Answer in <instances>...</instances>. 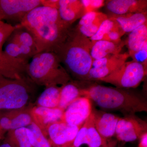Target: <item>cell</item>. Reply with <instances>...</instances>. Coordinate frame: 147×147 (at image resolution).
I'll list each match as a JSON object with an SVG mask.
<instances>
[{
  "instance_id": "277c9868",
  "label": "cell",
  "mask_w": 147,
  "mask_h": 147,
  "mask_svg": "<svg viewBox=\"0 0 147 147\" xmlns=\"http://www.w3.org/2000/svg\"><path fill=\"white\" fill-rule=\"evenodd\" d=\"M27 76L36 85L63 86L73 80L54 52L37 53L26 67Z\"/></svg>"
},
{
  "instance_id": "5b68a950",
  "label": "cell",
  "mask_w": 147,
  "mask_h": 147,
  "mask_svg": "<svg viewBox=\"0 0 147 147\" xmlns=\"http://www.w3.org/2000/svg\"><path fill=\"white\" fill-rule=\"evenodd\" d=\"M35 86L28 76L10 79L0 74V112L28 106Z\"/></svg>"
},
{
  "instance_id": "8d00e7d4",
  "label": "cell",
  "mask_w": 147,
  "mask_h": 147,
  "mask_svg": "<svg viewBox=\"0 0 147 147\" xmlns=\"http://www.w3.org/2000/svg\"><path fill=\"white\" fill-rule=\"evenodd\" d=\"M7 132V131H5V130H0V142L4 139Z\"/></svg>"
},
{
  "instance_id": "44dd1931",
  "label": "cell",
  "mask_w": 147,
  "mask_h": 147,
  "mask_svg": "<svg viewBox=\"0 0 147 147\" xmlns=\"http://www.w3.org/2000/svg\"><path fill=\"white\" fill-rule=\"evenodd\" d=\"M108 18L116 21L125 33H130L147 22V12L111 15Z\"/></svg>"
},
{
  "instance_id": "9a60e30c",
  "label": "cell",
  "mask_w": 147,
  "mask_h": 147,
  "mask_svg": "<svg viewBox=\"0 0 147 147\" xmlns=\"http://www.w3.org/2000/svg\"><path fill=\"white\" fill-rule=\"evenodd\" d=\"M95 127L100 136L106 139H111L115 134L116 126L120 117L110 113L92 110Z\"/></svg>"
},
{
  "instance_id": "ac0fdd59",
  "label": "cell",
  "mask_w": 147,
  "mask_h": 147,
  "mask_svg": "<svg viewBox=\"0 0 147 147\" xmlns=\"http://www.w3.org/2000/svg\"><path fill=\"white\" fill-rule=\"evenodd\" d=\"M108 18V16L102 12H88L80 18L76 28L82 34L90 38L97 32L102 22Z\"/></svg>"
},
{
  "instance_id": "8992f818",
  "label": "cell",
  "mask_w": 147,
  "mask_h": 147,
  "mask_svg": "<svg viewBox=\"0 0 147 147\" xmlns=\"http://www.w3.org/2000/svg\"><path fill=\"white\" fill-rule=\"evenodd\" d=\"M147 74V65L132 60L125 62L110 75L97 81L120 88H135L144 80Z\"/></svg>"
},
{
  "instance_id": "5bb4252c",
  "label": "cell",
  "mask_w": 147,
  "mask_h": 147,
  "mask_svg": "<svg viewBox=\"0 0 147 147\" xmlns=\"http://www.w3.org/2000/svg\"><path fill=\"white\" fill-rule=\"evenodd\" d=\"M105 5L111 15L146 12L147 0H109Z\"/></svg>"
},
{
  "instance_id": "52a82bcc",
  "label": "cell",
  "mask_w": 147,
  "mask_h": 147,
  "mask_svg": "<svg viewBox=\"0 0 147 147\" xmlns=\"http://www.w3.org/2000/svg\"><path fill=\"white\" fill-rule=\"evenodd\" d=\"M41 5V0H0V18L16 26L32 10Z\"/></svg>"
},
{
  "instance_id": "f35d334b",
  "label": "cell",
  "mask_w": 147,
  "mask_h": 147,
  "mask_svg": "<svg viewBox=\"0 0 147 147\" xmlns=\"http://www.w3.org/2000/svg\"><path fill=\"white\" fill-rule=\"evenodd\" d=\"M0 20H1V18H0Z\"/></svg>"
},
{
  "instance_id": "74e56055",
  "label": "cell",
  "mask_w": 147,
  "mask_h": 147,
  "mask_svg": "<svg viewBox=\"0 0 147 147\" xmlns=\"http://www.w3.org/2000/svg\"><path fill=\"white\" fill-rule=\"evenodd\" d=\"M0 147H11L8 144L6 143H3V144L0 145Z\"/></svg>"
},
{
  "instance_id": "603a6c76",
  "label": "cell",
  "mask_w": 147,
  "mask_h": 147,
  "mask_svg": "<svg viewBox=\"0 0 147 147\" xmlns=\"http://www.w3.org/2000/svg\"><path fill=\"white\" fill-rule=\"evenodd\" d=\"M125 41L129 56L139 51L147 42V22L129 33Z\"/></svg>"
},
{
  "instance_id": "83f0119b",
  "label": "cell",
  "mask_w": 147,
  "mask_h": 147,
  "mask_svg": "<svg viewBox=\"0 0 147 147\" xmlns=\"http://www.w3.org/2000/svg\"><path fill=\"white\" fill-rule=\"evenodd\" d=\"M4 53L6 55L13 59L16 60L25 64H28L29 62L26 59L21 53L19 45L15 41L9 38L6 41Z\"/></svg>"
},
{
  "instance_id": "3957f363",
  "label": "cell",
  "mask_w": 147,
  "mask_h": 147,
  "mask_svg": "<svg viewBox=\"0 0 147 147\" xmlns=\"http://www.w3.org/2000/svg\"><path fill=\"white\" fill-rule=\"evenodd\" d=\"M92 40L76 28H71L65 41L56 53L71 78L76 81H88L94 59L91 55Z\"/></svg>"
},
{
  "instance_id": "d4e9b609",
  "label": "cell",
  "mask_w": 147,
  "mask_h": 147,
  "mask_svg": "<svg viewBox=\"0 0 147 147\" xmlns=\"http://www.w3.org/2000/svg\"><path fill=\"white\" fill-rule=\"evenodd\" d=\"M4 139V143L11 147H32L29 142L26 127L9 130Z\"/></svg>"
},
{
  "instance_id": "4dcf8cb0",
  "label": "cell",
  "mask_w": 147,
  "mask_h": 147,
  "mask_svg": "<svg viewBox=\"0 0 147 147\" xmlns=\"http://www.w3.org/2000/svg\"><path fill=\"white\" fill-rule=\"evenodd\" d=\"M105 1L104 0H82L86 13L97 11L98 9L105 5Z\"/></svg>"
},
{
  "instance_id": "4fadbf2b",
  "label": "cell",
  "mask_w": 147,
  "mask_h": 147,
  "mask_svg": "<svg viewBox=\"0 0 147 147\" xmlns=\"http://www.w3.org/2000/svg\"><path fill=\"white\" fill-rule=\"evenodd\" d=\"M64 111L58 108H51L36 106L31 107L30 113L33 122L39 127L47 137L48 127L52 124L61 121Z\"/></svg>"
},
{
  "instance_id": "9c48e42d",
  "label": "cell",
  "mask_w": 147,
  "mask_h": 147,
  "mask_svg": "<svg viewBox=\"0 0 147 147\" xmlns=\"http://www.w3.org/2000/svg\"><path fill=\"white\" fill-rule=\"evenodd\" d=\"M130 57L128 53L109 56L94 60L88 74V81H97L110 75L123 64Z\"/></svg>"
},
{
  "instance_id": "7402d4cb",
  "label": "cell",
  "mask_w": 147,
  "mask_h": 147,
  "mask_svg": "<svg viewBox=\"0 0 147 147\" xmlns=\"http://www.w3.org/2000/svg\"><path fill=\"white\" fill-rule=\"evenodd\" d=\"M61 87L60 97L58 108L65 111L73 101L83 96L81 88L76 80L73 79Z\"/></svg>"
},
{
  "instance_id": "1f68e13d",
  "label": "cell",
  "mask_w": 147,
  "mask_h": 147,
  "mask_svg": "<svg viewBox=\"0 0 147 147\" xmlns=\"http://www.w3.org/2000/svg\"><path fill=\"white\" fill-rule=\"evenodd\" d=\"M130 57L132 58V60L147 65V42L139 51L130 55Z\"/></svg>"
},
{
  "instance_id": "2e32d148",
  "label": "cell",
  "mask_w": 147,
  "mask_h": 147,
  "mask_svg": "<svg viewBox=\"0 0 147 147\" xmlns=\"http://www.w3.org/2000/svg\"><path fill=\"white\" fill-rule=\"evenodd\" d=\"M9 37L19 45L21 53L28 61L37 53L32 36L20 24L15 26V30Z\"/></svg>"
},
{
  "instance_id": "d6a6232c",
  "label": "cell",
  "mask_w": 147,
  "mask_h": 147,
  "mask_svg": "<svg viewBox=\"0 0 147 147\" xmlns=\"http://www.w3.org/2000/svg\"><path fill=\"white\" fill-rule=\"evenodd\" d=\"M125 34L120 27H118L110 31L103 36L102 40L113 42L121 41V37Z\"/></svg>"
},
{
  "instance_id": "836d02e7",
  "label": "cell",
  "mask_w": 147,
  "mask_h": 147,
  "mask_svg": "<svg viewBox=\"0 0 147 147\" xmlns=\"http://www.w3.org/2000/svg\"><path fill=\"white\" fill-rule=\"evenodd\" d=\"M41 5L58 9L59 0H41Z\"/></svg>"
},
{
  "instance_id": "ba28073f",
  "label": "cell",
  "mask_w": 147,
  "mask_h": 147,
  "mask_svg": "<svg viewBox=\"0 0 147 147\" xmlns=\"http://www.w3.org/2000/svg\"><path fill=\"white\" fill-rule=\"evenodd\" d=\"M147 131V123L145 121L135 115L128 116L119 118L115 135L119 141L131 142L140 139Z\"/></svg>"
},
{
  "instance_id": "e0dca14e",
  "label": "cell",
  "mask_w": 147,
  "mask_h": 147,
  "mask_svg": "<svg viewBox=\"0 0 147 147\" xmlns=\"http://www.w3.org/2000/svg\"><path fill=\"white\" fill-rule=\"evenodd\" d=\"M58 10L62 20L70 26L86 14L82 0H59Z\"/></svg>"
},
{
  "instance_id": "7c38bea8",
  "label": "cell",
  "mask_w": 147,
  "mask_h": 147,
  "mask_svg": "<svg viewBox=\"0 0 147 147\" xmlns=\"http://www.w3.org/2000/svg\"><path fill=\"white\" fill-rule=\"evenodd\" d=\"M31 108L28 105L18 110L0 112V130L8 131L28 126L33 122Z\"/></svg>"
},
{
  "instance_id": "30bf717a",
  "label": "cell",
  "mask_w": 147,
  "mask_h": 147,
  "mask_svg": "<svg viewBox=\"0 0 147 147\" xmlns=\"http://www.w3.org/2000/svg\"><path fill=\"white\" fill-rule=\"evenodd\" d=\"M82 126L70 125L61 121L52 124L47 129L52 147H68Z\"/></svg>"
},
{
  "instance_id": "e575fe53",
  "label": "cell",
  "mask_w": 147,
  "mask_h": 147,
  "mask_svg": "<svg viewBox=\"0 0 147 147\" xmlns=\"http://www.w3.org/2000/svg\"><path fill=\"white\" fill-rule=\"evenodd\" d=\"M117 142L115 139H109L105 144L99 147H117Z\"/></svg>"
},
{
  "instance_id": "7a4b0ae2",
  "label": "cell",
  "mask_w": 147,
  "mask_h": 147,
  "mask_svg": "<svg viewBox=\"0 0 147 147\" xmlns=\"http://www.w3.org/2000/svg\"><path fill=\"white\" fill-rule=\"evenodd\" d=\"M78 82L82 96L94 101L102 109L119 111L125 117L147 112L146 100L131 92L120 88L102 86L92 81Z\"/></svg>"
},
{
  "instance_id": "484cf974",
  "label": "cell",
  "mask_w": 147,
  "mask_h": 147,
  "mask_svg": "<svg viewBox=\"0 0 147 147\" xmlns=\"http://www.w3.org/2000/svg\"><path fill=\"white\" fill-rule=\"evenodd\" d=\"M26 128L29 142L32 147H52L49 139L34 123H32Z\"/></svg>"
},
{
  "instance_id": "6da1fadb",
  "label": "cell",
  "mask_w": 147,
  "mask_h": 147,
  "mask_svg": "<svg viewBox=\"0 0 147 147\" xmlns=\"http://www.w3.org/2000/svg\"><path fill=\"white\" fill-rule=\"evenodd\" d=\"M20 25L32 36L37 54L55 53L65 41L71 28L61 19L58 9L42 5L28 13Z\"/></svg>"
},
{
  "instance_id": "cb8c5ba5",
  "label": "cell",
  "mask_w": 147,
  "mask_h": 147,
  "mask_svg": "<svg viewBox=\"0 0 147 147\" xmlns=\"http://www.w3.org/2000/svg\"><path fill=\"white\" fill-rule=\"evenodd\" d=\"M61 90V87L58 86L45 88L38 98L36 106L51 108H58Z\"/></svg>"
},
{
  "instance_id": "d6986e66",
  "label": "cell",
  "mask_w": 147,
  "mask_h": 147,
  "mask_svg": "<svg viewBox=\"0 0 147 147\" xmlns=\"http://www.w3.org/2000/svg\"><path fill=\"white\" fill-rule=\"evenodd\" d=\"M27 65L0 52V74L10 79H20L26 75Z\"/></svg>"
},
{
  "instance_id": "8fae6325",
  "label": "cell",
  "mask_w": 147,
  "mask_h": 147,
  "mask_svg": "<svg viewBox=\"0 0 147 147\" xmlns=\"http://www.w3.org/2000/svg\"><path fill=\"white\" fill-rule=\"evenodd\" d=\"M90 100L81 97L73 101L64 111L61 121L74 126H82L92 112Z\"/></svg>"
},
{
  "instance_id": "d590c367",
  "label": "cell",
  "mask_w": 147,
  "mask_h": 147,
  "mask_svg": "<svg viewBox=\"0 0 147 147\" xmlns=\"http://www.w3.org/2000/svg\"><path fill=\"white\" fill-rule=\"evenodd\" d=\"M139 147H147V132L140 138Z\"/></svg>"
},
{
  "instance_id": "f1b7e54d",
  "label": "cell",
  "mask_w": 147,
  "mask_h": 147,
  "mask_svg": "<svg viewBox=\"0 0 147 147\" xmlns=\"http://www.w3.org/2000/svg\"><path fill=\"white\" fill-rule=\"evenodd\" d=\"M120 27L116 21L108 18L102 22L97 32L90 39L92 41H96L102 40L105 34L113 29Z\"/></svg>"
},
{
  "instance_id": "ffe728a7",
  "label": "cell",
  "mask_w": 147,
  "mask_h": 147,
  "mask_svg": "<svg viewBox=\"0 0 147 147\" xmlns=\"http://www.w3.org/2000/svg\"><path fill=\"white\" fill-rule=\"evenodd\" d=\"M91 55L94 60L99 59L109 56L120 54L126 41L121 40L118 42L101 40L92 41Z\"/></svg>"
},
{
  "instance_id": "4316f807",
  "label": "cell",
  "mask_w": 147,
  "mask_h": 147,
  "mask_svg": "<svg viewBox=\"0 0 147 147\" xmlns=\"http://www.w3.org/2000/svg\"><path fill=\"white\" fill-rule=\"evenodd\" d=\"M85 123L86 126L87 145L88 147H99L105 144L108 139L102 138L98 132L95 127L92 112Z\"/></svg>"
},
{
  "instance_id": "f546056e",
  "label": "cell",
  "mask_w": 147,
  "mask_h": 147,
  "mask_svg": "<svg viewBox=\"0 0 147 147\" xmlns=\"http://www.w3.org/2000/svg\"><path fill=\"white\" fill-rule=\"evenodd\" d=\"M15 29V26L0 20V52L3 46Z\"/></svg>"
}]
</instances>
